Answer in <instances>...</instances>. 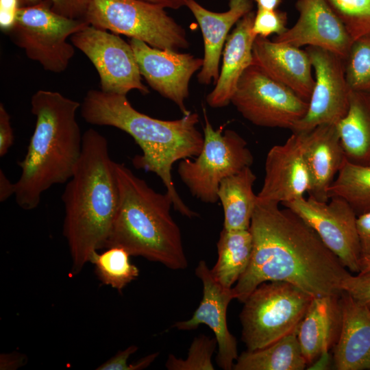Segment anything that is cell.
Instances as JSON below:
<instances>
[{"instance_id": "obj_1", "label": "cell", "mask_w": 370, "mask_h": 370, "mask_svg": "<svg viewBox=\"0 0 370 370\" xmlns=\"http://www.w3.org/2000/svg\"><path fill=\"white\" fill-rule=\"evenodd\" d=\"M249 231L251 260L232 287L234 299L243 303L260 284L291 283L313 297L338 295L349 273L317 233L291 209L279 204L257 203Z\"/></svg>"}, {"instance_id": "obj_2", "label": "cell", "mask_w": 370, "mask_h": 370, "mask_svg": "<svg viewBox=\"0 0 370 370\" xmlns=\"http://www.w3.org/2000/svg\"><path fill=\"white\" fill-rule=\"evenodd\" d=\"M81 112L90 124L114 127L131 136L142 151L133 158L134 166L160 178L175 210L188 218L197 217L180 197L171 175L177 161L196 157L201 151L204 134L197 127V113L190 112L176 120H160L136 110L125 95L101 90L86 93Z\"/></svg>"}, {"instance_id": "obj_3", "label": "cell", "mask_w": 370, "mask_h": 370, "mask_svg": "<svg viewBox=\"0 0 370 370\" xmlns=\"http://www.w3.org/2000/svg\"><path fill=\"white\" fill-rule=\"evenodd\" d=\"M114 164L107 139L92 128L87 130L80 158L62 195L63 234L73 275L81 272L94 251L106 248L119 205Z\"/></svg>"}, {"instance_id": "obj_4", "label": "cell", "mask_w": 370, "mask_h": 370, "mask_svg": "<svg viewBox=\"0 0 370 370\" xmlns=\"http://www.w3.org/2000/svg\"><path fill=\"white\" fill-rule=\"evenodd\" d=\"M81 104L58 92L40 90L31 98L36 125L15 182L19 207H38L42 194L57 184L66 183L80 158L83 134L76 119Z\"/></svg>"}, {"instance_id": "obj_5", "label": "cell", "mask_w": 370, "mask_h": 370, "mask_svg": "<svg viewBox=\"0 0 370 370\" xmlns=\"http://www.w3.org/2000/svg\"><path fill=\"white\" fill-rule=\"evenodd\" d=\"M114 166L119 205L106 248L121 247L131 256L170 269H186L180 229L171 214V197L155 191L125 164Z\"/></svg>"}, {"instance_id": "obj_6", "label": "cell", "mask_w": 370, "mask_h": 370, "mask_svg": "<svg viewBox=\"0 0 370 370\" xmlns=\"http://www.w3.org/2000/svg\"><path fill=\"white\" fill-rule=\"evenodd\" d=\"M313 297L284 281L258 285L243 302L239 318L247 350L265 347L297 332Z\"/></svg>"}, {"instance_id": "obj_7", "label": "cell", "mask_w": 370, "mask_h": 370, "mask_svg": "<svg viewBox=\"0 0 370 370\" xmlns=\"http://www.w3.org/2000/svg\"><path fill=\"white\" fill-rule=\"evenodd\" d=\"M84 19L155 48L177 51L188 47L185 30L164 8L143 0H90Z\"/></svg>"}, {"instance_id": "obj_8", "label": "cell", "mask_w": 370, "mask_h": 370, "mask_svg": "<svg viewBox=\"0 0 370 370\" xmlns=\"http://www.w3.org/2000/svg\"><path fill=\"white\" fill-rule=\"evenodd\" d=\"M205 125L204 144L194 160L180 161L177 173L193 197L209 204L218 199L221 181L242 169L251 166L254 156L247 142L234 130H215L204 109Z\"/></svg>"}, {"instance_id": "obj_9", "label": "cell", "mask_w": 370, "mask_h": 370, "mask_svg": "<svg viewBox=\"0 0 370 370\" xmlns=\"http://www.w3.org/2000/svg\"><path fill=\"white\" fill-rule=\"evenodd\" d=\"M89 25L85 19L69 18L54 12L49 0L21 7L10 33L27 56L44 69L61 73L75 54L67 42L72 35Z\"/></svg>"}, {"instance_id": "obj_10", "label": "cell", "mask_w": 370, "mask_h": 370, "mask_svg": "<svg viewBox=\"0 0 370 370\" xmlns=\"http://www.w3.org/2000/svg\"><path fill=\"white\" fill-rule=\"evenodd\" d=\"M231 103L256 125L291 130L308 107V101L254 64L242 74Z\"/></svg>"}, {"instance_id": "obj_11", "label": "cell", "mask_w": 370, "mask_h": 370, "mask_svg": "<svg viewBox=\"0 0 370 370\" xmlns=\"http://www.w3.org/2000/svg\"><path fill=\"white\" fill-rule=\"evenodd\" d=\"M71 40L94 65L101 90L125 95L134 89L149 92L130 44L118 34L88 25L72 35Z\"/></svg>"}, {"instance_id": "obj_12", "label": "cell", "mask_w": 370, "mask_h": 370, "mask_svg": "<svg viewBox=\"0 0 370 370\" xmlns=\"http://www.w3.org/2000/svg\"><path fill=\"white\" fill-rule=\"evenodd\" d=\"M282 205L310 225L347 270L354 273L360 272L361 251L357 215L347 201L332 197L323 202L304 196Z\"/></svg>"}, {"instance_id": "obj_13", "label": "cell", "mask_w": 370, "mask_h": 370, "mask_svg": "<svg viewBox=\"0 0 370 370\" xmlns=\"http://www.w3.org/2000/svg\"><path fill=\"white\" fill-rule=\"evenodd\" d=\"M314 84L304 116L292 132H309L323 124L337 125L349 108L350 88L345 76V60L335 53L317 47H306Z\"/></svg>"}, {"instance_id": "obj_14", "label": "cell", "mask_w": 370, "mask_h": 370, "mask_svg": "<svg viewBox=\"0 0 370 370\" xmlns=\"http://www.w3.org/2000/svg\"><path fill=\"white\" fill-rule=\"evenodd\" d=\"M129 43L140 74L149 85L175 103L183 115L188 114L185 101L188 97L189 82L194 73L201 69L203 58L155 48L135 38H130Z\"/></svg>"}, {"instance_id": "obj_15", "label": "cell", "mask_w": 370, "mask_h": 370, "mask_svg": "<svg viewBox=\"0 0 370 370\" xmlns=\"http://www.w3.org/2000/svg\"><path fill=\"white\" fill-rule=\"evenodd\" d=\"M304 132H293L284 143L269 150L258 201L282 204L308 193L311 179L304 155Z\"/></svg>"}, {"instance_id": "obj_16", "label": "cell", "mask_w": 370, "mask_h": 370, "mask_svg": "<svg viewBox=\"0 0 370 370\" xmlns=\"http://www.w3.org/2000/svg\"><path fill=\"white\" fill-rule=\"evenodd\" d=\"M195 272L202 282V299L190 319L176 322L172 327L179 330H193L201 324L208 326L217 342L218 366L224 370H231L238 356L236 339L227 323V309L234 299L232 287L221 284L204 260L199 262Z\"/></svg>"}, {"instance_id": "obj_17", "label": "cell", "mask_w": 370, "mask_h": 370, "mask_svg": "<svg viewBox=\"0 0 370 370\" xmlns=\"http://www.w3.org/2000/svg\"><path fill=\"white\" fill-rule=\"evenodd\" d=\"M297 22L273 40L293 45L317 47L345 61L354 42L342 21L325 0H297Z\"/></svg>"}, {"instance_id": "obj_18", "label": "cell", "mask_w": 370, "mask_h": 370, "mask_svg": "<svg viewBox=\"0 0 370 370\" xmlns=\"http://www.w3.org/2000/svg\"><path fill=\"white\" fill-rule=\"evenodd\" d=\"M253 64L270 77L309 101L314 78L306 50L293 45L257 36L253 45Z\"/></svg>"}, {"instance_id": "obj_19", "label": "cell", "mask_w": 370, "mask_h": 370, "mask_svg": "<svg viewBox=\"0 0 370 370\" xmlns=\"http://www.w3.org/2000/svg\"><path fill=\"white\" fill-rule=\"evenodd\" d=\"M229 9L223 12L210 11L195 0H186V5L197 20L204 38V63L198 74L202 84H216L224 43L234 25L252 11V0H228Z\"/></svg>"}, {"instance_id": "obj_20", "label": "cell", "mask_w": 370, "mask_h": 370, "mask_svg": "<svg viewBox=\"0 0 370 370\" xmlns=\"http://www.w3.org/2000/svg\"><path fill=\"white\" fill-rule=\"evenodd\" d=\"M342 314L338 339L332 360L337 370L370 369V308L359 304L346 292L339 295Z\"/></svg>"}, {"instance_id": "obj_21", "label": "cell", "mask_w": 370, "mask_h": 370, "mask_svg": "<svg viewBox=\"0 0 370 370\" xmlns=\"http://www.w3.org/2000/svg\"><path fill=\"white\" fill-rule=\"evenodd\" d=\"M304 155L311 186L309 196L328 201V191L346 158L336 125H320L304 132Z\"/></svg>"}, {"instance_id": "obj_22", "label": "cell", "mask_w": 370, "mask_h": 370, "mask_svg": "<svg viewBox=\"0 0 370 370\" xmlns=\"http://www.w3.org/2000/svg\"><path fill=\"white\" fill-rule=\"evenodd\" d=\"M254 16V11L245 14L226 40L221 72L214 89L206 97L212 108H223L231 103L240 77L253 64V45L257 37L252 31Z\"/></svg>"}, {"instance_id": "obj_23", "label": "cell", "mask_w": 370, "mask_h": 370, "mask_svg": "<svg viewBox=\"0 0 370 370\" xmlns=\"http://www.w3.org/2000/svg\"><path fill=\"white\" fill-rule=\"evenodd\" d=\"M339 295L313 297L297 330L307 365L328 354L337 342L342 323Z\"/></svg>"}, {"instance_id": "obj_24", "label": "cell", "mask_w": 370, "mask_h": 370, "mask_svg": "<svg viewBox=\"0 0 370 370\" xmlns=\"http://www.w3.org/2000/svg\"><path fill=\"white\" fill-rule=\"evenodd\" d=\"M336 127L346 160L370 164V92L350 91L347 112Z\"/></svg>"}, {"instance_id": "obj_25", "label": "cell", "mask_w": 370, "mask_h": 370, "mask_svg": "<svg viewBox=\"0 0 370 370\" xmlns=\"http://www.w3.org/2000/svg\"><path fill=\"white\" fill-rule=\"evenodd\" d=\"M256 176L250 166L223 179L217 195L223 212V227L227 230H249L257 203L253 190Z\"/></svg>"}, {"instance_id": "obj_26", "label": "cell", "mask_w": 370, "mask_h": 370, "mask_svg": "<svg viewBox=\"0 0 370 370\" xmlns=\"http://www.w3.org/2000/svg\"><path fill=\"white\" fill-rule=\"evenodd\" d=\"M217 245L218 258L211 272L221 284L232 288L249 267L253 249L251 234L249 230L223 227Z\"/></svg>"}, {"instance_id": "obj_27", "label": "cell", "mask_w": 370, "mask_h": 370, "mask_svg": "<svg viewBox=\"0 0 370 370\" xmlns=\"http://www.w3.org/2000/svg\"><path fill=\"white\" fill-rule=\"evenodd\" d=\"M307 366L297 332H294L265 347L242 352L232 369L303 370Z\"/></svg>"}, {"instance_id": "obj_28", "label": "cell", "mask_w": 370, "mask_h": 370, "mask_svg": "<svg viewBox=\"0 0 370 370\" xmlns=\"http://www.w3.org/2000/svg\"><path fill=\"white\" fill-rule=\"evenodd\" d=\"M329 199L347 201L358 216L370 212V164H355L345 160L328 191Z\"/></svg>"}, {"instance_id": "obj_29", "label": "cell", "mask_w": 370, "mask_h": 370, "mask_svg": "<svg viewBox=\"0 0 370 370\" xmlns=\"http://www.w3.org/2000/svg\"><path fill=\"white\" fill-rule=\"evenodd\" d=\"M130 256L125 249L114 246L108 247L101 254L94 251L89 262L94 264L95 273L103 284L121 291L139 275L138 269L130 262Z\"/></svg>"}, {"instance_id": "obj_30", "label": "cell", "mask_w": 370, "mask_h": 370, "mask_svg": "<svg viewBox=\"0 0 370 370\" xmlns=\"http://www.w3.org/2000/svg\"><path fill=\"white\" fill-rule=\"evenodd\" d=\"M345 66L350 90L370 92V34L353 42Z\"/></svg>"}, {"instance_id": "obj_31", "label": "cell", "mask_w": 370, "mask_h": 370, "mask_svg": "<svg viewBox=\"0 0 370 370\" xmlns=\"http://www.w3.org/2000/svg\"><path fill=\"white\" fill-rule=\"evenodd\" d=\"M355 40L370 34V0H325Z\"/></svg>"}, {"instance_id": "obj_32", "label": "cell", "mask_w": 370, "mask_h": 370, "mask_svg": "<svg viewBox=\"0 0 370 370\" xmlns=\"http://www.w3.org/2000/svg\"><path fill=\"white\" fill-rule=\"evenodd\" d=\"M217 346L215 337L200 334L192 342L186 359L169 354L165 367L169 370H214L212 356Z\"/></svg>"}, {"instance_id": "obj_33", "label": "cell", "mask_w": 370, "mask_h": 370, "mask_svg": "<svg viewBox=\"0 0 370 370\" xmlns=\"http://www.w3.org/2000/svg\"><path fill=\"white\" fill-rule=\"evenodd\" d=\"M287 14L284 12L258 6L255 12L252 31L256 36L267 38L271 34L280 36L287 30Z\"/></svg>"}, {"instance_id": "obj_34", "label": "cell", "mask_w": 370, "mask_h": 370, "mask_svg": "<svg viewBox=\"0 0 370 370\" xmlns=\"http://www.w3.org/2000/svg\"><path fill=\"white\" fill-rule=\"evenodd\" d=\"M341 289L357 303L370 308V272L356 275L349 273L343 279Z\"/></svg>"}, {"instance_id": "obj_35", "label": "cell", "mask_w": 370, "mask_h": 370, "mask_svg": "<svg viewBox=\"0 0 370 370\" xmlns=\"http://www.w3.org/2000/svg\"><path fill=\"white\" fill-rule=\"evenodd\" d=\"M27 5L35 4L39 0H21ZM52 10L62 16L84 19L90 0H49Z\"/></svg>"}, {"instance_id": "obj_36", "label": "cell", "mask_w": 370, "mask_h": 370, "mask_svg": "<svg viewBox=\"0 0 370 370\" xmlns=\"http://www.w3.org/2000/svg\"><path fill=\"white\" fill-rule=\"evenodd\" d=\"M14 141L10 116L4 105L0 104V157H3Z\"/></svg>"}, {"instance_id": "obj_37", "label": "cell", "mask_w": 370, "mask_h": 370, "mask_svg": "<svg viewBox=\"0 0 370 370\" xmlns=\"http://www.w3.org/2000/svg\"><path fill=\"white\" fill-rule=\"evenodd\" d=\"M20 0H0V27L5 32H10L14 26Z\"/></svg>"}, {"instance_id": "obj_38", "label": "cell", "mask_w": 370, "mask_h": 370, "mask_svg": "<svg viewBox=\"0 0 370 370\" xmlns=\"http://www.w3.org/2000/svg\"><path fill=\"white\" fill-rule=\"evenodd\" d=\"M138 350L136 345H130L124 350L119 351L114 356L99 365L97 370H130L127 360Z\"/></svg>"}, {"instance_id": "obj_39", "label": "cell", "mask_w": 370, "mask_h": 370, "mask_svg": "<svg viewBox=\"0 0 370 370\" xmlns=\"http://www.w3.org/2000/svg\"><path fill=\"white\" fill-rule=\"evenodd\" d=\"M356 224L361 258L370 256V212L358 216Z\"/></svg>"}, {"instance_id": "obj_40", "label": "cell", "mask_w": 370, "mask_h": 370, "mask_svg": "<svg viewBox=\"0 0 370 370\" xmlns=\"http://www.w3.org/2000/svg\"><path fill=\"white\" fill-rule=\"evenodd\" d=\"M26 362V356L17 352L3 354L0 356V369L14 370L23 366Z\"/></svg>"}, {"instance_id": "obj_41", "label": "cell", "mask_w": 370, "mask_h": 370, "mask_svg": "<svg viewBox=\"0 0 370 370\" xmlns=\"http://www.w3.org/2000/svg\"><path fill=\"white\" fill-rule=\"evenodd\" d=\"M15 194V184L12 183L6 177L2 169H0V201L4 202Z\"/></svg>"}, {"instance_id": "obj_42", "label": "cell", "mask_w": 370, "mask_h": 370, "mask_svg": "<svg viewBox=\"0 0 370 370\" xmlns=\"http://www.w3.org/2000/svg\"><path fill=\"white\" fill-rule=\"evenodd\" d=\"M163 8L179 9L186 5V0H143Z\"/></svg>"}, {"instance_id": "obj_43", "label": "cell", "mask_w": 370, "mask_h": 370, "mask_svg": "<svg viewBox=\"0 0 370 370\" xmlns=\"http://www.w3.org/2000/svg\"><path fill=\"white\" fill-rule=\"evenodd\" d=\"M257 3L258 7L269 10H275L280 5L282 0H252Z\"/></svg>"}, {"instance_id": "obj_44", "label": "cell", "mask_w": 370, "mask_h": 370, "mask_svg": "<svg viewBox=\"0 0 370 370\" xmlns=\"http://www.w3.org/2000/svg\"><path fill=\"white\" fill-rule=\"evenodd\" d=\"M367 272H370V256L361 258L360 272L358 273H365Z\"/></svg>"}]
</instances>
